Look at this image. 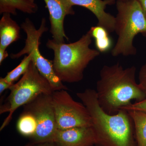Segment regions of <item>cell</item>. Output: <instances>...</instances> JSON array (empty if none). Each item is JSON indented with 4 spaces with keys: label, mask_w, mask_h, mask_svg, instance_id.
<instances>
[{
    "label": "cell",
    "mask_w": 146,
    "mask_h": 146,
    "mask_svg": "<svg viewBox=\"0 0 146 146\" xmlns=\"http://www.w3.org/2000/svg\"><path fill=\"white\" fill-rule=\"evenodd\" d=\"M136 68H124L119 63L105 65L100 71L96 93L100 106L109 114H116L131 101H141L146 94L136 81Z\"/></svg>",
    "instance_id": "obj_1"
},
{
    "label": "cell",
    "mask_w": 146,
    "mask_h": 146,
    "mask_svg": "<svg viewBox=\"0 0 146 146\" xmlns=\"http://www.w3.org/2000/svg\"><path fill=\"white\" fill-rule=\"evenodd\" d=\"M77 96L87 108L98 146H137L134 124L128 112L121 109L117 113L104 111L98 101L95 90L86 89Z\"/></svg>",
    "instance_id": "obj_2"
},
{
    "label": "cell",
    "mask_w": 146,
    "mask_h": 146,
    "mask_svg": "<svg viewBox=\"0 0 146 146\" xmlns=\"http://www.w3.org/2000/svg\"><path fill=\"white\" fill-rule=\"evenodd\" d=\"M90 31L74 43H58L49 39L46 46L54 54L53 68L62 82L74 83L82 80L84 72L89 63L100 55L99 51L90 48L92 43Z\"/></svg>",
    "instance_id": "obj_3"
},
{
    "label": "cell",
    "mask_w": 146,
    "mask_h": 146,
    "mask_svg": "<svg viewBox=\"0 0 146 146\" xmlns=\"http://www.w3.org/2000/svg\"><path fill=\"white\" fill-rule=\"evenodd\" d=\"M116 3L115 31L118 38L111 54L115 57L135 55L133 40L139 33L146 37V18L137 0H116Z\"/></svg>",
    "instance_id": "obj_4"
},
{
    "label": "cell",
    "mask_w": 146,
    "mask_h": 146,
    "mask_svg": "<svg viewBox=\"0 0 146 146\" xmlns=\"http://www.w3.org/2000/svg\"><path fill=\"white\" fill-rule=\"evenodd\" d=\"M9 89L10 94L0 109L1 114L9 113L1 126V131L8 125L13 112L18 108L27 104L41 94H52L54 91L32 60L27 70L21 79Z\"/></svg>",
    "instance_id": "obj_5"
},
{
    "label": "cell",
    "mask_w": 146,
    "mask_h": 146,
    "mask_svg": "<svg viewBox=\"0 0 146 146\" xmlns=\"http://www.w3.org/2000/svg\"><path fill=\"white\" fill-rule=\"evenodd\" d=\"M21 28L27 35L25 46L17 53L11 54V58L16 59L24 55H30L38 71L48 81L54 91L68 90L55 72L52 61L45 58L39 51L40 38L48 29L46 27V19H42L40 27L37 29L31 20L27 18L21 25Z\"/></svg>",
    "instance_id": "obj_6"
},
{
    "label": "cell",
    "mask_w": 146,
    "mask_h": 146,
    "mask_svg": "<svg viewBox=\"0 0 146 146\" xmlns=\"http://www.w3.org/2000/svg\"><path fill=\"white\" fill-rule=\"evenodd\" d=\"M52 97L58 129L92 126L85 106L75 101L66 90L54 91Z\"/></svg>",
    "instance_id": "obj_7"
},
{
    "label": "cell",
    "mask_w": 146,
    "mask_h": 146,
    "mask_svg": "<svg viewBox=\"0 0 146 146\" xmlns=\"http://www.w3.org/2000/svg\"><path fill=\"white\" fill-rule=\"evenodd\" d=\"M52 94H41L25 105V110L33 115L37 124L35 134L31 138L32 143L54 142L58 129Z\"/></svg>",
    "instance_id": "obj_8"
},
{
    "label": "cell",
    "mask_w": 146,
    "mask_h": 146,
    "mask_svg": "<svg viewBox=\"0 0 146 146\" xmlns=\"http://www.w3.org/2000/svg\"><path fill=\"white\" fill-rule=\"evenodd\" d=\"M49 13L50 33L53 39L58 43H65L69 38L64 27L65 17L73 15L75 11L73 6L67 0H44Z\"/></svg>",
    "instance_id": "obj_9"
},
{
    "label": "cell",
    "mask_w": 146,
    "mask_h": 146,
    "mask_svg": "<svg viewBox=\"0 0 146 146\" xmlns=\"http://www.w3.org/2000/svg\"><path fill=\"white\" fill-rule=\"evenodd\" d=\"M54 142L58 146H94L96 145L92 126L57 129Z\"/></svg>",
    "instance_id": "obj_10"
},
{
    "label": "cell",
    "mask_w": 146,
    "mask_h": 146,
    "mask_svg": "<svg viewBox=\"0 0 146 146\" xmlns=\"http://www.w3.org/2000/svg\"><path fill=\"white\" fill-rule=\"evenodd\" d=\"M73 6H79L90 11L98 20V25L104 28L109 33L115 31V17L105 11L107 5L116 0H67Z\"/></svg>",
    "instance_id": "obj_11"
},
{
    "label": "cell",
    "mask_w": 146,
    "mask_h": 146,
    "mask_svg": "<svg viewBox=\"0 0 146 146\" xmlns=\"http://www.w3.org/2000/svg\"><path fill=\"white\" fill-rule=\"evenodd\" d=\"M21 28L8 13L3 14L0 21V48L6 49L20 38Z\"/></svg>",
    "instance_id": "obj_12"
},
{
    "label": "cell",
    "mask_w": 146,
    "mask_h": 146,
    "mask_svg": "<svg viewBox=\"0 0 146 146\" xmlns=\"http://www.w3.org/2000/svg\"><path fill=\"white\" fill-rule=\"evenodd\" d=\"M38 7L35 0H0V13L16 16V10L31 14L36 13Z\"/></svg>",
    "instance_id": "obj_13"
},
{
    "label": "cell",
    "mask_w": 146,
    "mask_h": 146,
    "mask_svg": "<svg viewBox=\"0 0 146 146\" xmlns=\"http://www.w3.org/2000/svg\"><path fill=\"white\" fill-rule=\"evenodd\" d=\"M127 111L134 124L137 146H146V113L136 110Z\"/></svg>",
    "instance_id": "obj_14"
},
{
    "label": "cell",
    "mask_w": 146,
    "mask_h": 146,
    "mask_svg": "<svg viewBox=\"0 0 146 146\" xmlns=\"http://www.w3.org/2000/svg\"><path fill=\"white\" fill-rule=\"evenodd\" d=\"M89 31L92 37L95 39L97 50L102 53L109 51L112 46V41L107 31L98 25L91 27Z\"/></svg>",
    "instance_id": "obj_15"
},
{
    "label": "cell",
    "mask_w": 146,
    "mask_h": 146,
    "mask_svg": "<svg viewBox=\"0 0 146 146\" xmlns=\"http://www.w3.org/2000/svg\"><path fill=\"white\" fill-rule=\"evenodd\" d=\"M36 122L33 115L27 110H24L17 122L18 132L25 137L31 138L36 132Z\"/></svg>",
    "instance_id": "obj_16"
},
{
    "label": "cell",
    "mask_w": 146,
    "mask_h": 146,
    "mask_svg": "<svg viewBox=\"0 0 146 146\" xmlns=\"http://www.w3.org/2000/svg\"><path fill=\"white\" fill-rule=\"evenodd\" d=\"M31 60V56L30 55L25 56L21 63L16 68L7 73L4 78L6 81L11 84H13L14 82L17 81L27 70Z\"/></svg>",
    "instance_id": "obj_17"
},
{
    "label": "cell",
    "mask_w": 146,
    "mask_h": 146,
    "mask_svg": "<svg viewBox=\"0 0 146 146\" xmlns=\"http://www.w3.org/2000/svg\"><path fill=\"white\" fill-rule=\"evenodd\" d=\"M121 109L127 111L136 110L144 112L146 114V98L141 101L137 102L134 103H131L126 107L123 108Z\"/></svg>",
    "instance_id": "obj_18"
},
{
    "label": "cell",
    "mask_w": 146,
    "mask_h": 146,
    "mask_svg": "<svg viewBox=\"0 0 146 146\" xmlns=\"http://www.w3.org/2000/svg\"><path fill=\"white\" fill-rule=\"evenodd\" d=\"M139 84L146 94V62L142 65L138 74Z\"/></svg>",
    "instance_id": "obj_19"
},
{
    "label": "cell",
    "mask_w": 146,
    "mask_h": 146,
    "mask_svg": "<svg viewBox=\"0 0 146 146\" xmlns=\"http://www.w3.org/2000/svg\"><path fill=\"white\" fill-rule=\"evenodd\" d=\"M13 84L8 83L7 82L4 78H0V94H1L5 90L9 89L11 86H12Z\"/></svg>",
    "instance_id": "obj_20"
},
{
    "label": "cell",
    "mask_w": 146,
    "mask_h": 146,
    "mask_svg": "<svg viewBox=\"0 0 146 146\" xmlns=\"http://www.w3.org/2000/svg\"><path fill=\"white\" fill-rule=\"evenodd\" d=\"M8 52L6 50L0 48V64L1 65L3 61L8 57Z\"/></svg>",
    "instance_id": "obj_21"
},
{
    "label": "cell",
    "mask_w": 146,
    "mask_h": 146,
    "mask_svg": "<svg viewBox=\"0 0 146 146\" xmlns=\"http://www.w3.org/2000/svg\"><path fill=\"white\" fill-rule=\"evenodd\" d=\"M140 3L146 18V0H137Z\"/></svg>",
    "instance_id": "obj_22"
},
{
    "label": "cell",
    "mask_w": 146,
    "mask_h": 146,
    "mask_svg": "<svg viewBox=\"0 0 146 146\" xmlns=\"http://www.w3.org/2000/svg\"><path fill=\"white\" fill-rule=\"evenodd\" d=\"M33 146H58L54 142H46L41 143L34 144Z\"/></svg>",
    "instance_id": "obj_23"
},
{
    "label": "cell",
    "mask_w": 146,
    "mask_h": 146,
    "mask_svg": "<svg viewBox=\"0 0 146 146\" xmlns=\"http://www.w3.org/2000/svg\"><path fill=\"white\" fill-rule=\"evenodd\" d=\"M34 144L32 143H29L27 144V145H26L24 146H34Z\"/></svg>",
    "instance_id": "obj_24"
}]
</instances>
